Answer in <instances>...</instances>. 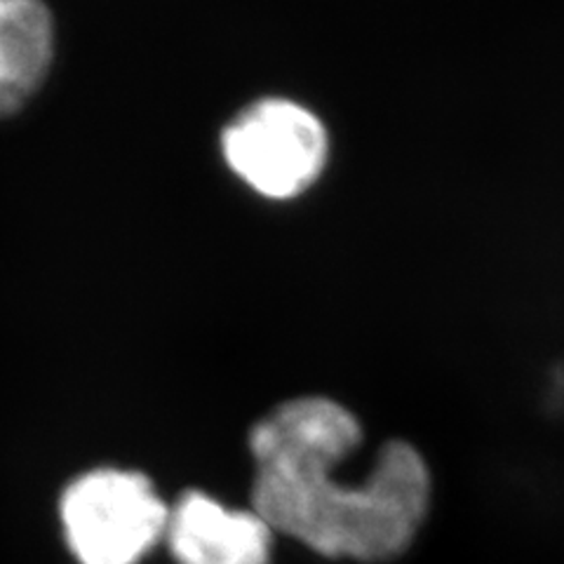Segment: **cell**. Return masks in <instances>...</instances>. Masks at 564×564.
Returning <instances> with one entry per match:
<instances>
[{
	"mask_svg": "<svg viewBox=\"0 0 564 564\" xmlns=\"http://www.w3.org/2000/svg\"><path fill=\"white\" fill-rule=\"evenodd\" d=\"M57 516L78 564H139L165 541L170 506L144 473L104 466L64 487Z\"/></svg>",
	"mask_w": 564,
	"mask_h": 564,
	"instance_id": "2",
	"label": "cell"
},
{
	"mask_svg": "<svg viewBox=\"0 0 564 564\" xmlns=\"http://www.w3.org/2000/svg\"><path fill=\"white\" fill-rule=\"evenodd\" d=\"M275 532L254 508L191 489L170 506L165 543L176 564H271Z\"/></svg>",
	"mask_w": 564,
	"mask_h": 564,
	"instance_id": "4",
	"label": "cell"
},
{
	"mask_svg": "<svg viewBox=\"0 0 564 564\" xmlns=\"http://www.w3.org/2000/svg\"><path fill=\"white\" fill-rule=\"evenodd\" d=\"M55 59V20L43 0H0V118L20 113Z\"/></svg>",
	"mask_w": 564,
	"mask_h": 564,
	"instance_id": "5",
	"label": "cell"
},
{
	"mask_svg": "<svg viewBox=\"0 0 564 564\" xmlns=\"http://www.w3.org/2000/svg\"><path fill=\"white\" fill-rule=\"evenodd\" d=\"M221 155L238 180L269 200H292L321 180L329 137L311 109L267 97L242 109L221 132Z\"/></svg>",
	"mask_w": 564,
	"mask_h": 564,
	"instance_id": "3",
	"label": "cell"
},
{
	"mask_svg": "<svg viewBox=\"0 0 564 564\" xmlns=\"http://www.w3.org/2000/svg\"><path fill=\"white\" fill-rule=\"evenodd\" d=\"M252 508L275 534L329 560L388 562L414 543L431 506V470L404 440H388L360 482L337 480L362 443L358 416L325 395L280 402L250 431Z\"/></svg>",
	"mask_w": 564,
	"mask_h": 564,
	"instance_id": "1",
	"label": "cell"
}]
</instances>
